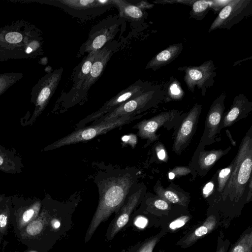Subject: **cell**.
Listing matches in <instances>:
<instances>
[{
	"label": "cell",
	"mask_w": 252,
	"mask_h": 252,
	"mask_svg": "<svg viewBox=\"0 0 252 252\" xmlns=\"http://www.w3.org/2000/svg\"><path fill=\"white\" fill-rule=\"evenodd\" d=\"M229 147L223 150H212L200 151L198 153L197 165L200 171L207 172L213 165L223 156L229 152Z\"/></svg>",
	"instance_id": "obj_21"
},
{
	"label": "cell",
	"mask_w": 252,
	"mask_h": 252,
	"mask_svg": "<svg viewBox=\"0 0 252 252\" xmlns=\"http://www.w3.org/2000/svg\"><path fill=\"white\" fill-rule=\"evenodd\" d=\"M252 14V0H230L219 12L208 30L230 29Z\"/></svg>",
	"instance_id": "obj_6"
},
{
	"label": "cell",
	"mask_w": 252,
	"mask_h": 252,
	"mask_svg": "<svg viewBox=\"0 0 252 252\" xmlns=\"http://www.w3.org/2000/svg\"><path fill=\"white\" fill-rule=\"evenodd\" d=\"M195 0H159V1H155L154 3H162V4H177L180 3L183 4H186L189 6H191L192 4L195 1Z\"/></svg>",
	"instance_id": "obj_33"
},
{
	"label": "cell",
	"mask_w": 252,
	"mask_h": 252,
	"mask_svg": "<svg viewBox=\"0 0 252 252\" xmlns=\"http://www.w3.org/2000/svg\"><path fill=\"white\" fill-rule=\"evenodd\" d=\"M41 207V203L39 201L34 202L21 214L19 220V225L20 228L28 224L37 216Z\"/></svg>",
	"instance_id": "obj_26"
},
{
	"label": "cell",
	"mask_w": 252,
	"mask_h": 252,
	"mask_svg": "<svg viewBox=\"0 0 252 252\" xmlns=\"http://www.w3.org/2000/svg\"><path fill=\"white\" fill-rule=\"evenodd\" d=\"M217 220L215 216L213 215L210 216L199 227L183 241L181 245L185 247L190 246L202 236L211 232L215 228Z\"/></svg>",
	"instance_id": "obj_22"
},
{
	"label": "cell",
	"mask_w": 252,
	"mask_h": 252,
	"mask_svg": "<svg viewBox=\"0 0 252 252\" xmlns=\"http://www.w3.org/2000/svg\"><path fill=\"white\" fill-rule=\"evenodd\" d=\"M23 165L20 158L11 151L0 146V170L8 173L21 172Z\"/></svg>",
	"instance_id": "obj_19"
},
{
	"label": "cell",
	"mask_w": 252,
	"mask_h": 252,
	"mask_svg": "<svg viewBox=\"0 0 252 252\" xmlns=\"http://www.w3.org/2000/svg\"><path fill=\"white\" fill-rule=\"evenodd\" d=\"M40 217L30 222L26 228L27 234L30 236H34L39 234L44 227V221Z\"/></svg>",
	"instance_id": "obj_29"
},
{
	"label": "cell",
	"mask_w": 252,
	"mask_h": 252,
	"mask_svg": "<svg viewBox=\"0 0 252 252\" xmlns=\"http://www.w3.org/2000/svg\"><path fill=\"white\" fill-rule=\"evenodd\" d=\"M63 69L60 68L51 74L46 80L37 98L36 104L38 106L37 113L40 112L44 108L53 94L61 79Z\"/></svg>",
	"instance_id": "obj_17"
},
{
	"label": "cell",
	"mask_w": 252,
	"mask_h": 252,
	"mask_svg": "<svg viewBox=\"0 0 252 252\" xmlns=\"http://www.w3.org/2000/svg\"><path fill=\"white\" fill-rule=\"evenodd\" d=\"M183 116L182 112L177 110H171L160 113L149 119L144 120L133 126L138 129V136L147 139V145L158 139L156 132L161 126L178 122Z\"/></svg>",
	"instance_id": "obj_8"
},
{
	"label": "cell",
	"mask_w": 252,
	"mask_h": 252,
	"mask_svg": "<svg viewBox=\"0 0 252 252\" xmlns=\"http://www.w3.org/2000/svg\"><path fill=\"white\" fill-rule=\"evenodd\" d=\"M214 189V183L213 181L208 182L203 189V194L205 197H207L213 191Z\"/></svg>",
	"instance_id": "obj_38"
},
{
	"label": "cell",
	"mask_w": 252,
	"mask_h": 252,
	"mask_svg": "<svg viewBox=\"0 0 252 252\" xmlns=\"http://www.w3.org/2000/svg\"><path fill=\"white\" fill-rule=\"evenodd\" d=\"M165 92V102L171 100H181L183 98L185 93L180 83L171 76L164 87Z\"/></svg>",
	"instance_id": "obj_23"
},
{
	"label": "cell",
	"mask_w": 252,
	"mask_h": 252,
	"mask_svg": "<svg viewBox=\"0 0 252 252\" xmlns=\"http://www.w3.org/2000/svg\"><path fill=\"white\" fill-rule=\"evenodd\" d=\"M232 162L229 166L220 170L217 177V191L221 193L225 187L226 183L230 176L232 169Z\"/></svg>",
	"instance_id": "obj_28"
},
{
	"label": "cell",
	"mask_w": 252,
	"mask_h": 252,
	"mask_svg": "<svg viewBox=\"0 0 252 252\" xmlns=\"http://www.w3.org/2000/svg\"><path fill=\"white\" fill-rule=\"evenodd\" d=\"M225 252V248L224 245L220 247L216 252Z\"/></svg>",
	"instance_id": "obj_44"
},
{
	"label": "cell",
	"mask_w": 252,
	"mask_h": 252,
	"mask_svg": "<svg viewBox=\"0 0 252 252\" xmlns=\"http://www.w3.org/2000/svg\"><path fill=\"white\" fill-rule=\"evenodd\" d=\"M226 94L223 92L216 98L208 111L206 118L204 131L200 145L212 144L215 141L225 109L224 100Z\"/></svg>",
	"instance_id": "obj_10"
},
{
	"label": "cell",
	"mask_w": 252,
	"mask_h": 252,
	"mask_svg": "<svg viewBox=\"0 0 252 252\" xmlns=\"http://www.w3.org/2000/svg\"><path fill=\"white\" fill-rule=\"evenodd\" d=\"M154 86L149 82L140 80L136 81L107 101L98 110L79 122L75 125V129L85 126L88 123L94 122L126 101L140 95Z\"/></svg>",
	"instance_id": "obj_5"
},
{
	"label": "cell",
	"mask_w": 252,
	"mask_h": 252,
	"mask_svg": "<svg viewBox=\"0 0 252 252\" xmlns=\"http://www.w3.org/2000/svg\"><path fill=\"white\" fill-rule=\"evenodd\" d=\"M138 171L134 167H107L96 175L94 182L99 201L85 240H89L99 225L124 203L129 191L137 184Z\"/></svg>",
	"instance_id": "obj_1"
},
{
	"label": "cell",
	"mask_w": 252,
	"mask_h": 252,
	"mask_svg": "<svg viewBox=\"0 0 252 252\" xmlns=\"http://www.w3.org/2000/svg\"><path fill=\"white\" fill-rule=\"evenodd\" d=\"M156 151L158 158L162 161H166L167 156L166 150L162 144H158L156 147Z\"/></svg>",
	"instance_id": "obj_35"
},
{
	"label": "cell",
	"mask_w": 252,
	"mask_h": 252,
	"mask_svg": "<svg viewBox=\"0 0 252 252\" xmlns=\"http://www.w3.org/2000/svg\"><path fill=\"white\" fill-rule=\"evenodd\" d=\"M57 2L68 13L77 16H91L114 5L113 0H64Z\"/></svg>",
	"instance_id": "obj_14"
},
{
	"label": "cell",
	"mask_w": 252,
	"mask_h": 252,
	"mask_svg": "<svg viewBox=\"0 0 252 252\" xmlns=\"http://www.w3.org/2000/svg\"><path fill=\"white\" fill-rule=\"evenodd\" d=\"M249 191H248V194L247 197V201H249L251 198H252V178L250 179L249 184Z\"/></svg>",
	"instance_id": "obj_42"
},
{
	"label": "cell",
	"mask_w": 252,
	"mask_h": 252,
	"mask_svg": "<svg viewBox=\"0 0 252 252\" xmlns=\"http://www.w3.org/2000/svg\"><path fill=\"white\" fill-rule=\"evenodd\" d=\"M230 252H252V232L242 236Z\"/></svg>",
	"instance_id": "obj_27"
},
{
	"label": "cell",
	"mask_w": 252,
	"mask_h": 252,
	"mask_svg": "<svg viewBox=\"0 0 252 252\" xmlns=\"http://www.w3.org/2000/svg\"><path fill=\"white\" fill-rule=\"evenodd\" d=\"M202 105L196 103L185 115L179 126L173 142L172 150L180 155L189 145L195 132Z\"/></svg>",
	"instance_id": "obj_9"
},
{
	"label": "cell",
	"mask_w": 252,
	"mask_h": 252,
	"mask_svg": "<svg viewBox=\"0 0 252 252\" xmlns=\"http://www.w3.org/2000/svg\"><path fill=\"white\" fill-rule=\"evenodd\" d=\"M52 226L55 228H58L60 226V222L58 220H55L52 221Z\"/></svg>",
	"instance_id": "obj_43"
},
{
	"label": "cell",
	"mask_w": 252,
	"mask_h": 252,
	"mask_svg": "<svg viewBox=\"0 0 252 252\" xmlns=\"http://www.w3.org/2000/svg\"><path fill=\"white\" fill-rule=\"evenodd\" d=\"M113 2L118 7L122 18L132 22H139L146 18L145 11L134 4L123 0H113Z\"/></svg>",
	"instance_id": "obj_20"
},
{
	"label": "cell",
	"mask_w": 252,
	"mask_h": 252,
	"mask_svg": "<svg viewBox=\"0 0 252 252\" xmlns=\"http://www.w3.org/2000/svg\"><path fill=\"white\" fill-rule=\"evenodd\" d=\"M252 169V127L242 140L238 151L232 161L230 176L222 192L223 200L237 202L244 195L251 177Z\"/></svg>",
	"instance_id": "obj_2"
},
{
	"label": "cell",
	"mask_w": 252,
	"mask_h": 252,
	"mask_svg": "<svg viewBox=\"0 0 252 252\" xmlns=\"http://www.w3.org/2000/svg\"><path fill=\"white\" fill-rule=\"evenodd\" d=\"M252 111V102L249 101L244 94H240L236 95L230 108L223 114L218 133L222 128L230 126L246 118Z\"/></svg>",
	"instance_id": "obj_15"
},
{
	"label": "cell",
	"mask_w": 252,
	"mask_h": 252,
	"mask_svg": "<svg viewBox=\"0 0 252 252\" xmlns=\"http://www.w3.org/2000/svg\"><path fill=\"white\" fill-rule=\"evenodd\" d=\"M98 51L89 53L78 66L73 77V88L70 92L72 93L71 94L72 96L78 91L82 83L87 77Z\"/></svg>",
	"instance_id": "obj_18"
},
{
	"label": "cell",
	"mask_w": 252,
	"mask_h": 252,
	"mask_svg": "<svg viewBox=\"0 0 252 252\" xmlns=\"http://www.w3.org/2000/svg\"><path fill=\"white\" fill-rule=\"evenodd\" d=\"M158 240L157 237L147 241L139 250L138 252H153L154 248Z\"/></svg>",
	"instance_id": "obj_31"
},
{
	"label": "cell",
	"mask_w": 252,
	"mask_h": 252,
	"mask_svg": "<svg viewBox=\"0 0 252 252\" xmlns=\"http://www.w3.org/2000/svg\"><path fill=\"white\" fill-rule=\"evenodd\" d=\"M165 99V92L159 86H155L140 95L123 103L113 110L92 122L91 125L108 122L122 116L140 114L157 107Z\"/></svg>",
	"instance_id": "obj_3"
},
{
	"label": "cell",
	"mask_w": 252,
	"mask_h": 252,
	"mask_svg": "<svg viewBox=\"0 0 252 252\" xmlns=\"http://www.w3.org/2000/svg\"><path fill=\"white\" fill-rule=\"evenodd\" d=\"M8 208L7 207L0 214V229L1 232H4L7 224Z\"/></svg>",
	"instance_id": "obj_34"
},
{
	"label": "cell",
	"mask_w": 252,
	"mask_h": 252,
	"mask_svg": "<svg viewBox=\"0 0 252 252\" xmlns=\"http://www.w3.org/2000/svg\"><path fill=\"white\" fill-rule=\"evenodd\" d=\"M147 220L143 217H139L135 221V225L139 227L144 228L147 224Z\"/></svg>",
	"instance_id": "obj_40"
},
{
	"label": "cell",
	"mask_w": 252,
	"mask_h": 252,
	"mask_svg": "<svg viewBox=\"0 0 252 252\" xmlns=\"http://www.w3.org/2000/svg\"><path fill=\"white\" fill-rule=\"evenodd\" d=\"M189 217L187 216L181 217L171 222L169 225L170 229L175 230L184 226L189 220Z\"/></svg>",
	"instance_id": "obj_30"
},
{
	"label": "cell",
	"mask_w": 252,
	"mask_h": 252,
	"mask_svg": "<svg viewBox=\"0 0 252 252\" xmlns=\"http://www.w3.org/2000/svg\"><path fill=\"white\" fill-rule=\"evenodd\" d=\"M229 0H212L211 4V8H212L215 13L220 11L225 5H226L229 2Z\"/></svg>",
	"instance_id": "obj_36"
},
{
	"label": "cell",
	"mask_w": 252,
	"mask_h": 252,
	"mask_svg": "<svg viewBox=\"0 0 252 252\" xmlns=\"http://www.w3.org/2000/svg\"><path fill=\"white\" fill-rule=\"evenodd\" d=\"M135 5L144 10L145 9H150L152 8L154 6V4L149 3L147 1H141L139 3L135 4Z\"/></svg>",
	"instance_id": "obj_41"
},
{
	"label": "cell",
	"mask_w": 252,
	"mask_h": 252,
	"mask_svg": "<svg viewBox=\"0 0 252 252\" xmlns=\"http://www.w3.org/2000/svg\"><path fill=\"white\" fill-rule=\"evenodd\" d=\"M145 189V187L143 185L137 183L130 190L113 224L109 240L128 222L130 216L143 196Z\"/></svg>",
	"instance_id": "obj_13"
},
{
	"label": "cell",
	"mask_w": 252,
	"mask_h": 252,
	"mask_svg": "<svg viewBox=\"0 0 252 252\" xmlns=\"http://www.w3.org/2000/svg\"><path fill=\"white\" fill-rule=\"evenodd\" d=\"M0 87H1V84H0Z\"/></svg>",
	"instance_id": "obj_46"
},
{
	"label": "cell",
	"mask_w": 252,
	"mask_h": 252,
	"mask_svg": "<svg viewBox=\"0 0 252 252\" xmlns=\"http://www.w3.org/2000/svg\"><path fill=\"white\" fill-rule=\"evenodd\" d=\"M183 49L182 43L170 45L154 56L147 63L146 69L154 71L165 66L175 60L181 53Z\"/></svg>",
	"instance_id": "obj_16"
},
{
	"label": "cell",
	"mask_w": 252,
	"mask_h": 252,
	"mask_svg": "<svg viewBox=\"0 0 252 252\" xmlns=\"http://www.w3.org/2000/svg\"><path fill=\"white\" fill-rule=\"evenodd\" d=\"M153 205L156 208L161 210H166L169 208L168 203L162 199H156L153 202Z\"/></svg>",
	"instance_id": "obj_37"
},
{
	"label": "cell",
	"mask_w": 252,
	"mask_h": 252,
	"mask_svg": "<svg viewBox=\"0 0 252 252\" xmlns=\"http://www.w3.org/2000/svg\"><path fill=\"white\" fill-rule=\"evenodd\" d=\"M190 170L187 168V167H177V168L175 169V170L173 171L174 173L173 174L172 177L171 178V179H172L174 178V177L176 175H186L189 173L190 172Z\"/></svg>",
	"instance_id": "obj_39"
},
{
	"label": "cell",
	"mask_w": 252,
	"mask_h": 252,
	"mask_svg": "<svg viewBox=\"0 0 252 252\" xmlns=\"http://www.w3.org/2000/svg\"><path fill=\"white\" fill-rule=\"evenodd\" d=\"M216 68L213 61L210 60L199 66L180 67L178 70L185 72L183 79L189 91L194 93L196 87L201 95L205 96L207 89L212 87L215 83Z\"/></svg>",
	"instance_id": "obj_7"
},
{
	"label": "cell",
	"mask_w": 252,
	"mask_h": 252,
	"mask_svg": "<svg viewBox=\"0 0 252 252\" xmlns=\"http://www.w3.org/2000/svg\"></svg>",
	"instance_id": "obj_47"
},
{
	"label": "cell",
	"mask_w": 252,
	"mask_h": 252,
	"mask_svg": "<svg viewBox=\"0 0 252 252\" xmlns=\"http://www.w3.org/2000/svg\"><path fill=\"white\" fill-rule=\"evenodd\" d=\"M119 20H105L94 28L85 43L84 52H97L102 48L116 34L120 24Z\"/></svg>",
	"instance_id": "obj_11"
},
{
	"label": "cell",
	"mask_w": 252,
	"mask_h": 252,
	"mask_svg": "<svg viewBox=\"0 0 252 252\" xmlns=\"http://www.w3.org/2000/svg\"><path fill=\"white\" fill-rule=\"evenodd\" d=\"M5 39L6 41L9 43H17L21 41L22 36L21 34L18 32H11L8 33L6 35Z\"/></svg>",
	"instance_id": "obj_32"
},
{
	"label": "cell",
	"mask_w": 252,
	"mask_h": 252,
	"mask_svg": "<svg viewBox=\"0 0 252 252\" xmlns=\"http://www.w3.org/2000/svg\"><path fill=\"white\" fill-rule=\"evenodd\" d=\"M114 47L112 44L108 43L98 51L87 77L78 91L72 96L73 101L83 98L91 86L98 79L112 55Z\"/></svg>",
	"instance_id": "obj_12"
},
{
	"label": "cell",
	"mask_w": 252,
	"mask_h": 252,
	"mask_svg": "<svg viewBox=\"0 0 252 252\" xmlns=\"http://www.w3.org/2000/svg\"><path fill=\"white\" fill-rule=\"evenodd\" d=\"M155 190L161 199L172 203L185 206L186 196L176 191L164 189L161 186H156Z\"/></svg>",
	"instance_id": "obj_25"
},
{
	"label": "cell",
	"mask_w": 252,
	"mask_h": 252,
	"mask_svg": "<svg viewBox=\"0 0 252 252\" xmlns=\"http://www.w3.org/2000/svg\"><path fill=\"white\" fill-rule=\"evenodd\" d=\"M142 115L136 114L126 115L112 120L90 125L76 129L69 134L57 140L45 148V151L51 150L63 146L88 141L109 131L128 124Z\"/></svg>",
	"instance_id": "obj_4"
},
{
	"label": "cell",
	"mask_w": 252,
	"mask_h": 252,
	"mask_svg": "<svg viewBox=\"0 0 252 252\" xmlns=\"http://www.w3.org/2000/svg\"><path fill=\"white\" fill-rule=\"evenodd\" d=\"M32 48H31V47H28L26 50V52L27 53H30L31 52H32Z\"/></svg>",
	"instance_id": "obj_45"
},
{
	"label": "cell",
	"mask_w": 252,
	"mask_h": 252,
	"mask_svg": "<svg viewBox=\"0 0 252 252\" xmlns=\"http://www.w3.org/2000/svg\"><path fill=\"white\" fill-rule=\"evenodd\" d=\"M212 0H195L192 4L189 12V18L201 21L206 16L211 8Z\"/></svg>",
	"instance_id": "obj_24"
}]
</instances>
